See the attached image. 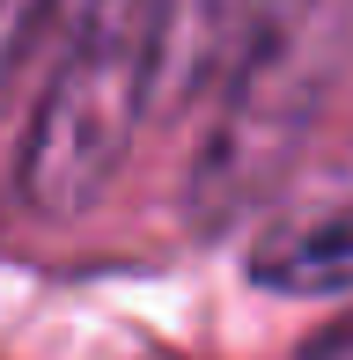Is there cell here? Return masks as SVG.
<instances>
[{
    "label": "cell",
    "instance_id": "obj_1",
    "mask_svg": "<svg viewBox=\"0 0 353 360\" xmlns=\"http://www.w3.org/2000/svg\"><path fill=\"white\" fill-rule=\"evenodd\" d=\"M59 59L15 155V199L37 221H82L155 110L176 44V0H59Z\"/></svg>",
    "mask_w": 353,
    "mask_h": 360
},
{
    "label": "cell",
    "instance_id": "obj_2",
    "mask_svg": "<svg viewBox=\"0 0 353 360\" xmlns=\"http://www.w3.org/2000/svg\"><path fill=\"white\" fill-rule=\"evenodd\" d=\"M250 280L287 302H331L353 294V199H324L280 214L250 243Z\"/></svg>",
    "mask_w": 353,
    "mask_h": 360
},
{
    "label": "cell",
    "instance_id": "obj_3",
    "mask_svg": "<svg viewBox=\"0 0 353 360\" xmlns=\"http://www.w3.org/2000/svg\"><path fill=\"white\" fill-rule=\"evenodd\" d=\"M52 8H59V0H0V96H8V81L23 74V59L37 52Z\"/></svg>",
    "mask_w": 353,
    "mask_h": 360
}]
</instances>
